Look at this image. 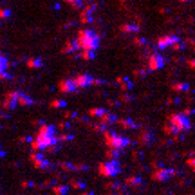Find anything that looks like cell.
Returning a JSON list of instances; mask_svg holds the SVG:
<instances>
[{
  "label": "cell",
  "mask_w": 195,
  "mask_h": 195,
  "mask_svg": "<svg viewBox=\"0 0 195 195\" xmlns=\"http://www.w3.org/2000/svg\"><path fill=\"white\" fill-rule=\"evenodd\" d=\"M190 126H192L190 117H188L186 114L181 112V114H172V116H170L168 125L164 126V130L168 134H181V132L190 130Z\"/></svg>",
  "instance_id": "1"
},
{
  "label": "cell",
  "mask_w": 195,
  "mask_h": 195,
  "mask_svg": "<svg viewBox=\"0 0 195 195\" xmlns=\"http://www.w3.org/2000/svg\"><path fill=\"white\" fill-rule=\"evenodd\" d=\"M76 45L83 49V51H94L100 47V36H98V33H94L92 29H82V31L78 33V42H76Z\"/></svg>",
  "instance_id": "2"
},
{
  "label": "cell",
  "mask_w": 195,
  "mask_h": 195,
  "mask_svg": "<svg viewBox=\"0 0 195 195\" xmlns=\"http://www.w3.org/2000/svg\"><path fill=\"white\" fill-rule=\"evenodd\" d=\"M105 141L109 144V148H114V150H123V148H126L130 144L128 137H125V135H121L117 132H112V130L105 132Z\"/></svg>",
  "instance_id": "3"
},
{
  "label": "cell",
  "mask_w": 195,
  "mask_h": 195,
  "mask_svg": "<svg viewBox=\"0 0 195 195\" xmlns=\"http://www.w3.org/2000/svg\"><path fill=\"white\" fill-rule=\"evenodd\" d=\"M164 63H166V60H164L163 54H159V52H152L148 56V69L150 71H161L164 67Z\"/></svg>",
  "instance_id": "4"
},
{
  "label": "cell",
  "mask_w": 195,
  "mask_h": 195,
  "mask_svg": "<svg viewBox=\"0 0 195 195\" xmlns=\"http://www.w3.org/2000/svg\"><path fill=\"white\" fill-rule=\"evenodd\" d=\"M119 163L116 161V159H112V161H109V163H103L101 166H100V172H101L105 177L109 175V177H114V175L119 174Z\"/></svg>",
  "instance_id": "5"
},
{
  "label": "cell",
  "mask_w": 195,
  "mask_h": 195,
  "mask_svg": "<svg viewBox=\"0 0 195 195\" xmlns=\"http://www.w3.org/2000/svg\"><path fill=\"white\" fill-rule=\"evenodd\" d=\"M181 42V38L177 34H164L157 40V49H168V47H174Z\"/></svg>",
  "instance_id": "6"
},
{
  "label": "cell",
  "mask_w": 195,
  "mask_h": 195,
  "mask_svg": "<svg viewBox=\"0 0 195 195\" xmlns=\"http://www.w3.org/2000/svg\"><path fill=\"white\" fill-rule=\"evenodd\" d=\"M72 82H74V85H76V89H85V87L94 85L98 80H96L94 76H91V74H80V76H76Z\"/></svg>",
  "instance_id": "7"
},
{
  "label": "cell",
  "mask_w": 195,
  "mask_h": 195,
  "mask_svg": "<svg viewBox=\"0 0 195 195\" xmlns=\"http://www.w3.org/2000/svg\"><path fill=\"white\" fill-rule=\"evenodd\" d=\"M60 89L65 91V92H74V91H78L72 80H65V82H62V87H60Z\"/></svg>",
  "instance_id": "8"
},
{
  "label": "cell",
  "mask_w": 195,
  "mask_h": 195,
  "mask_svg": "<svg viewBox=\"0 0 195 195\" xmlns=\"http://www.w3.org/2000/svg\"><path fill=\"white\" fill-rule=\"evenodd\" d=\"M121 31L126 33V34H132V33H139V27L135 24H125L123 27H121Z\"/></svg>",
  "instance_id": "9"
},
{
  "label": "cell",
  "mask_w": 195,
  "mask_h": 195,
  "mask_svg": "<svg viewBox=\"0 0 195 195\" xmlns=\"http://www.w3.org/2000/svg\"><path fill=\"white\" fill-rule=\"evenodd\" d=\"M172 89H174V91H181V92H184V91H188L190 87H188V83H174Z\"/></svg>",
  "instance_id": "10"
},
{
  "label": "cell",
  "mask_w": 195,
  "mask_h": 195,
  "mask_svg": "<svg viewBox=\"0 0 195 195\" xmlns=\"http://www.w3.org/2000/svg\"><path fill=\"white\" fill-rule=\"evenodd\" d=\"M107 112H109V110H105V109H92V110H91L92 116H100V117H101L103 114H107Z\"/></svg>",
  "instance_id": "11"
},
{
  "label": "cell",
  "mask_w": 195,
  "mask_h": 195,
  "mask_svg": "<svg viewBox=\"0 0 195 195\" xmlns=\"http://www.w3.org/2000/svg\"><path fill=\"white\" fill-rule=\"evenodd\" d=\"M82 56L85 58V60H92V58H94V51H83Z\"/></svg>",
  "instance_id": "12"
},
{
  "label": "cell",
  "mask_w": 195,
  "mask_h": 195,
  "mask_svg": "<svg viewBox=\"0 0 195 195\" xmlns=\"http://www.w3.org/2000/svg\"><path fill=\"white\" fill-rule=\"evenodd\" d=\"M121 125H126V126H130V128H137V125L134 123V121H130V119H123Z\"/></svg>",
  "instance_id": "13"
},
{
  "label": "cell",
  "mask_w": 195,
  "mask_h": 195,
  "mask_svg": "<svg viewBox=\"0 0 195 195\" xmlns=\"http://www.w3.org/2000/svg\"><path fill=\"white\" fill-rule=\"evenodd\" d=\"M69 4H72L74 7H82V0H67Z\"/></svg>",
  "instance_id": "14"
},
{
  "label": "cell",
  "mask_w": 195,
  "mask_h": 195,
  "mask_svg": "<svg viewBox=\"0 0 195 195\" xmlns=\"http://www.w3.org/2000/svg\"><path fill=\"white\" fill-rule=\"evenodd\" d=\"M188 65H190V67H195V60H188Z\"/></svg>",
  "instance_id": "15"
},
{
  "label": "cell",
  "mask_w": 195,
  "mask_h": 195,
  "mask_svg": "<svg viewBox=\"0 0 195 195\" xmlns=\"http://www.w3.org/2000/svg\"><path fill=\"white\" fill-rule=\"evenodd\" d=\"M181 2H192V0H181Z\"/></svg>",
  "instance_id": "16"
}]
</instances>
